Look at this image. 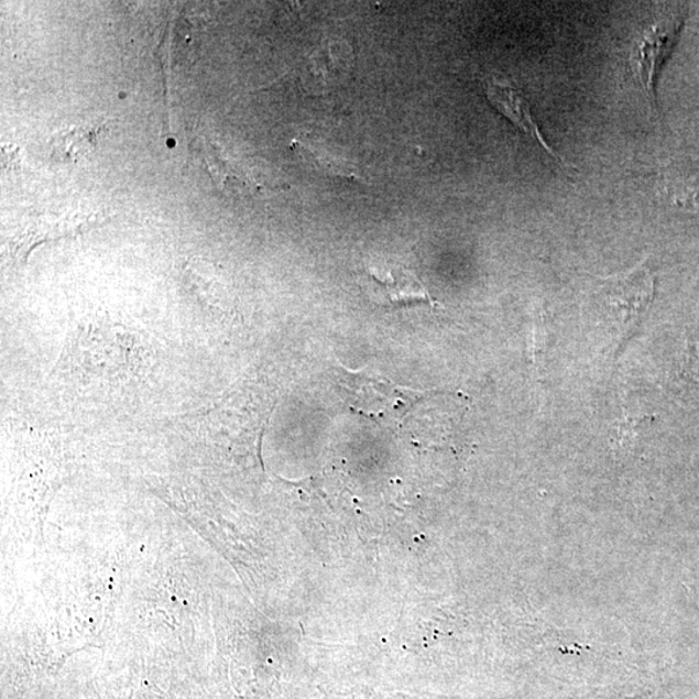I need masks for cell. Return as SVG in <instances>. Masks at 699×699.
I'll return each mask as SVG.
<instances>
[{"instance_id": "cell-1", "label": "cell", "mask_w": 699, "mask_h": 699, "mask_svg": "<svg viewBox=\"0 0 699 699\" xmlns=\"http://www.w3.org/2000/svg\"><path fill=\"white\" fill-rule=\"evenodd\" d=\"M656 283L645 262L624 274L598 280L594 304L616 338L618 348L634 335L649 310Z\"/></svg>"}, {"instance_id": "cell-2", "label": "cell", "mask_w": 699, "mask_h": 699, "mask_svg": "<svg viewBox=\"0 0 699 699\" xmlns=\"http://www.w3.org/2000/svg\"><path fill=\"white\" fill-rule=\"evenodd\" d=\"M337 380L348 407L378 423H401L419 401L433 395L428 390L402 387L380 374L350 371L343 365Z\"/></svg>"}, {"instance_id": "cell-3", "label": "cell", "mask_w": 699, "mask_h": 699, "mask_svg": "<svg viewBox=\"0 0 699 699\" xmlns=\"http://www.w3.org/2000/svg\"><path fill=\"white\" fill-rule=\"evenodd\" d=\"M86 332L92 338L99 350H95L94 346L88 343L83 336L76 337V342L69 349V354L92 356V358H72L73 365L78 368V372L85 376L94 374V376H112L119 373V368L129 367L131 342L120 340L121 332L117 327L102 329V338L98 336L97 326H88Z\"/></svg>"}, {"instance_id": "cell-4", "label": "cell", "mask_w": 699, "mask_h": 699, "mask_svg": "<svg viewBox=\"0 0 699 699\" xmlns=\"http://www.w3.org/2000/svg\"><path fill=\"white\" fill-rule=\"evenodd\" d=\"M484 92L492 106L500 113L511 120L516 127L524 131L526 135L535 140L543 146V150L550 154L556 161L563 162L561 157L550 149L546 139L542 135L538 123L535 122L528 101L518 88L498 79L484 80Z\"/></svg>"}, {"instance_id": "cell-5", "label": "cell", "mask_w": 699, "mask_h": 699, "mask_svg": "<svg viewBox=\"0 0 699 699\" xmlns=\"http://www.w3.org/2000/svg\"><path fill=\"white\" fill-rule=\"evenodd\" d=\"M679 24H657L644 35L642 42L638 43L636 51V66L640 79L649 98H656L654 95V80L660 65L671 51L676 35L679 32Z\"/></svg>"}, {"instance_id": "cell-6", "label": "cell", "mask_w": 699, "mask_h": 699, "mask_svg": "<svg viewBox=\"0 0 699 699\" xmlns=\"http://www.w3.org/2000/svg\"><path fill=\"white\" fill-rule=\"evenodd\" d=\"M664 200L681 210L699 212V165L679 160L665 167L660 178Z\"/></svg>"}, {"instance_id": "cell-7", "label": "cell", "mask_w": 699, "mask_h": 699, "mask_svg": "<svg viewBox=\"0 0 699 699\" xmlns=\"http://www.w3.org/2000/svg\"><path fill=\"white\" fill-rule=\"evenodd\" d=\"M373 283V296L380 305L403 306L411 304L437 305L428 290L418 277L408 271L389 272L381 277L376 271L370 270Z\"/></svg>"}, {"instance_id": "cell-8", "label": "cell", "mask_w": 699, "mask_h": 699, "mask_svg": "<svg viewBox=\"0 0 699 699\" xmlns=\"http://www.w3.org/2000/svg\"><path fill=\"white\" fill-rule=\"evenodd\" d=\"M98 143V130L70 128L56 132L51 139V153L61 162H73L86 156Z\"/></svg>"}]
</instances>
